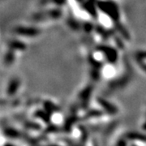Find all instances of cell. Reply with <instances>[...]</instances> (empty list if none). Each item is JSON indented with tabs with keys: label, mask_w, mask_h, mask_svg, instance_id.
<instances>
[{
	"label": "cell",
	"mask_w": 146,
	"mask_h": 146,
	"mask_svg": "<svg viewBox=\"0 0 146 146\" xmlns=\"http://www.w3.org/2000/svg\"><path fill=\"white\" fill-rule=\"evenodd\" d=\"M14 33L16 36L22 37H34L40 34V29H37L34 26H28V25H19L13 29Z\"/></svg>",
	"instance_id": "6da1fadb"
},
{
	"label": "cell",
	"mask_w": 146,
	"mask_h": 146,
	"mask_svg": "<svg viewBox=\"0 0 146 146\" xmlns=\"http://www.w3.org/2000/svg\"><path fill=\"white\" fill-rule=\"evenodd\" d=\"M21 88V80L18 79H12L9 81L6 89V95L9 98L14 97L19 92Z\"/></svg>",
	"instance_id": "7a4b0ae2"
},
{
	"label": "cell",
	"mask_w": 146,
	"mask_h": 146,
	"mask_svg": "<svg viewBox=\"0 0 146 146\" xmlns=\"http://www.w3.org/2000/svg\"><path fill=\"white\" fill-rule=\"evenodd\" d=\"M134 59L141 72L146 74V50H139L134 54Z\"/></svg>",
	"instance_id": "3957f363"
}]
</instances>
